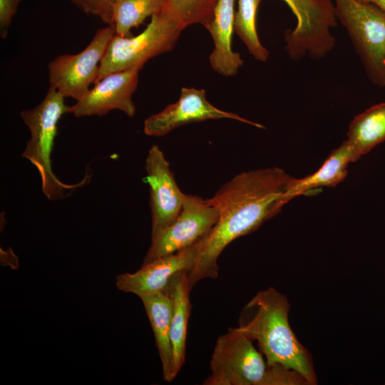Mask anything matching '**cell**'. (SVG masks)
I'll list each match as a JSON object with an SVG mask.
<instances>
[{
	"mask_svg": "<svg viewBox=\"0 0 385 385\" xmlns=\"http://www.w3.org/2000/svg\"><path fill=\"white\" fill-rule=\"evenodd\" d=\"M294 178L277 167L245 171L209 199L219 218L198 241L196 261L187 273L190 291L202 279L217 278V259L231 242L258 229L291 200L289 191Z\"/></svg>",
	"mask_w": 385,
	"mask_h": 385,
	"instance_id": "cell-1",
	"label": "cell"
},
{
	"mask_svg": "<svg viewBox=\"0 0 385 385\" xmlns=\"http://www.w3.org/2000/svg\"><path fill=\"white\" fill-rule=\"evenodd\" d=\"M289 302L273 287L257 292L244 307L235 329L256 341L268 365L299 373L309 385L317 384L310 352L297 339L288 319Z\"/></svg>",
	"mask_w": 385,
	"mask_h": 385,
	"instance_id": "cell-2",
	"label": "cell"
},
{
	"mask_svg": "<svg viewBox=\"0 0 385 385\" xmlns=\"http://www.w3.org/2000/svg\"><path fill=\"white\" fill-rule=\"evenodd\" d=\"M65 97L56 89L49 86L41 102L36 107L22 111L20 115L28 127L30 138L22 157L27 159L38 171L41 190L49 200H59L84 183L69 185L61 182L53 172L51 153L58 130V123L62 116L69 113L71 106L65 103Z\"/></svg>",
	"mask_w": 385,
	"mask_h": 385,
	"instance_id": "cell-3",
	"label": "cell"
},
{
	"mask_svg": "<svg viewBox=\"0 0 385 385\" xmlns=\"http://www.w3.org/2000/svg\"><path fill=\"white\" fill-rule=\"evenodd\" d=\"M182 31L161 11L151 16L150 23L138 35L123 37L115 34L101 60L97 81L111 73L140 71L150 59L172 50Z\"/></svg>",
	"mask_w": 385,
	"mask_h": 385,
	"instance_id": "cell-4",
	"label": "cell"
},
{
	"mask_svg": "<svg viewBox=\"0 0 385 385\" xmlns=\"http://www.w3.org/2000/svg\"><path fill=\"white\" fill-rule=\"evenodd\" d=\"M369 79L382 86L385 71V10L364 0H333Z\"/></svg>",
	"mask_w": 385,
	"mask_h": 385,
	"instance_id": "cell-5",
	"label": "cell"
},
{
	"mask_svg": "<svg viewBox=\"0 0 385 385\" xmlns=\"http://www.w3.org/2000/svg\"><path fill=\"white\" fill-rule=\"evenodd\" d=\"M253 341L235 328L216 341L204 385H266L269 365Z\"/></svg>",
	"mask_w": 385,
	"mask_h": 385,
	"instance_id": "cell-6",
	"label": "cell"
},
{
	"mask_svg": "<svg viewBox=\"0 0 385 385\" xmlns=\"http://www.w3.org/2000/svg\"><path fill=\"white\" fill-rule=\"evenodd\" d=\"M297 19L294 29L284 33V49L293 60L306 56L325 57L334 48L336 38L332 30L337 25L331 0H283Z\"/></svg>",
	"mask_w": 385,
	"mask_h": 385,
	"instance_id": "cell-7",
	"label": "cell"
},
{
	"mask_svg": "<svg viewBox=\"0 0 385 385\" xmlns=\"http://www.w3.org/2000/svg\"><path fill=\"white\" fill-rule=\"evenodd\" d=\"M115 34L114 26L107 25L96 31L81 51L58 55L51 61L48 64L49 86L65 98L80 100L97 81L101 60Z\"/></svg>",
	"mask_w": 385,
	"mask_h": 385,
	"instance_id": "cell-8",
	"label": "cell"
},
{
	"mask_svg": "<svg viewBox=\"0 0 385 385\" xmlns=\"http://www.w3.org/2000/svg\"><path fill=\"white\" fill-rule=\"evenodd\" d=\"M217 210L209 199L186 195L175 220L153 238L143 264L187 248L202 239L216 224Z\"/></svg>",
	"mask_w": 385,
	"mask_h": 385,
	"instance_id": "cell-9",
	"label": "cell"
},
{
	"mask_svg": "<svg viewBox=\"0 0 385 385\" xmlns=\"http://www.w3.org/2000/svg\"><path fill=\"white\" fill-rule=\"evenodd\" d=\"M228 118L265 128L235 113L220 110L206 98L205 89L183 87L178 100L163 111L145 120L144 133L150 136H163L173 130L192 123L210 119Z\"/></svg>",
	"mask_w": 385,
	"mask_h": 385,
	"instance_id": "cell-10",
	"label": "cell"
},
{
	"mask_svg": "<svg viewBox=\"0 0 385 385\" xmlns=\"http://www.w3.org/2000/svg\"><path fill=\"white\" fill-rule=\"evenodd\" d=\"M146 181L150 186L151 238L168 227L180 213L186 194L179 188L170 163L158 145H152L145 159Z\"/></svg>",
	"mask_w": 385,
	"mask_h": 385,
	"instance_id": "cell-11",
	"label": "cell"
},
{
	"mask_svg": "<svg viewBox=\"0 0 385 385\" xmlns=\"http://www.w3.org/2000/svg\"><path fill=\"white\" fill-rule=\"evenodd\" d=\"M139 71L128 70L105 76L71 106L69 113L76 118L102 116L112 110H119L133 117L136 108L132 96L138 86Z\"/></svg>",
	"mask_w": 385,
	"mask_h": 385,
	"instance_id": "cell-12",
	"label": "cell"
},
{
	"mask_svg": "<svg viewBox=\"0 0 385 385\" xmlns=\"http://www.w3.org/2000/svg\"><path fill=\"white\" fill-rule=\"evenodd\" d=\"M198 252V242L173 254L143 264L133 273L116 276V287L139 297L163 292L172 280L182 272H188L194 266Z\"/></svg>",
	"mask_w": 385,
	"mask_h": 385,
	"instance_id": "cell-13",
	"label": "cell"
},
{
	"mask_svg": "<svg viewBox=\"0 0 385 385\" xmlns=\"http://www.w3.org/2000/svg\"><path fill=\"white\" fill-rule=\"evenodd\" d=\"M235 1L218 0L212 19L205 26L214 43L209 57L210 64L214 71L225 77L235 76L244 63L240 53L232 47Z\"/></svg>",
	"mask_w": 385,
	"mask_h": 385,
	"instance_id": "cell-14",
	"label": "cell"
},
{
	"mask_svg": "<svg viewBox=\"0 0 385 385\" xmlns=\"http://www.w3.org/2000/svg\"><path fill=\"white\" fill-rule=\"evenodd\" d=\"M149 319L162 364L163 379L171 382L177 376L170 339L173 300L165 291L140 297Z\"/></svg>",
	"mask_w": 385,
	"mask_h": 385,
	"instance_id": "cell-15",
	"label": "cell"
},
{
	"mask_svg": "<svg viewBox=\"0 0 385 385\" xmlns=\"http://www.w3.org/2000/svg\"><path fill=\"white\" fill-rule=\"evenodd\" d=\"M356 148L347 139L333 150L320 168L312 175L294 178L289 194L291 199L323 187H335L347 175L349 163L359 159Z\"/></svg>",
	"mask_w": 385,
	"mask_h": 385,
	"instance_id": "cell-16",
	"label": "cell"
},
{
	"mask_svg": "<svg viewBox=\"0 0 385 385\" xmlns=\"http://www.w3.org/2000/svg\"><path fill=\"white\" fill-rule=\"evenodd\" d=\"M186 273L178 274L165 290L173 300L170 339L176 374L185 359L188 322L191 309Z\"/></svg>",
	"mask_w": 385,
	"mask_h": 385,
	"instance_id": "cell-17",
	"label": "cell"
},
{
	"mask_svg": "<svg viewBox=\"0 0 385 385\" xmlns=\"http://www.w3.org/2000/svg\"><path fill=\"white\" fill-rule=\"evenodd\" d=\"M347 140L361 157L384 141L385 102L374 105L355 116L349 124Z\"/></svg>",
	"mask_w": 385,
	"mask_h": 385,
	"instance_id": "cell-18",
	"label": "cell"
},
{
	"mask_svg": "<svg viewBox=\"0 0 385 385\" xmlns=\"http://www.w3.org/2000/svg\"><path fill=\"white\" fill-rule=\"evenodd\" d=\"M165 0H117L113 14L115 34L132 36L131 30L161 11Z\"/></svg>",
	"mask_w": 385,
	"mask_h": 385,
	"instance_id": "cell-19",
	"label": "cell"
},
{
	"mask_svg": "<svg viewBox=\"0 0 385 385\" xmlns=\"http://www.w3.org/2000/svg\"><path fill=\"white\" fill-rule=\"evenodd\" d=\"M262 0H237L235 12L234 31L257 61L265 62L269 58L268 50L262 44L257 35L256 17Z\"/></svg>",
	"mask_w": 385,
	"mask_h": 385,
	"instance_id": "cell-20",
	"label": "cell"
},
{
	"mask_svg": "<svg viewBox=\"0 0 385 385\" xmlns=\"http://www.w3.org/2000/svg\"><path fill=\"white\" fill-rule=\"evenodd\" d=\"M218 0H165L163 11L183 30L193 24L205 27L212 19Z\"/></svg>",
	"mask_w": 385,
	"mask_h": 385,
	"instance_id": "cell-21",
	"label": "cell"
},
{
	"mask_svg": "<svg viewBox=\"0 0 385 385\" xmlns=\"http://www.w3.org/2000/svg\"><path fill=\"white\" fill-rule=\"evenodd\" d=\"M82 11L98 18L106 25H113V14L117 0H68Z\"/></svg>",
	"mask_w": 385,
	"mask_h": 385,
	"instance_id": "cell-22",
	"label": "cell"
},
{
	"mask_svg": "<svg viewBox=\"0 0 385 385\" xmlns=\"http://www.w3.org/2000/svg\"><path fill=\"white\" fill-rule=\"evenodd\" d=\"M21 0H0V36L5 38Z\"/></svg>",
	"mask_w": 385,
	"mask_h": 385,
	"instance_id": "cell-23",
	"label": "cell"
},
{
	"mask_svg": "<svg viewBox=\"0 0 385 385\" xmlns=\"http://www.w3.org/2000/svg\"><path fill=\"white\" fill-rule=\"evenodd\" d=\"M374 4L385 10V0H364Z\"/></svg>",
	"mask_w": 385,
	"mask_h": 385,
	"instance_id": "cell-24",
	"label": "cell"
},
{
	"mask_svg": "<svg viewBox=\"0 0 385 385\" xmlns=\"http://www.w3.org/2000/svg\"><path fill=\"white\" fill-rule=\"evenodd\" d=\"M382 86H385V71H384V74Z\"/></svg>",
	"mask_w": 385,
	"mask_h": 385,
	"instance_id": "cell-25",
	"label": "cell"
}]
</instances>
